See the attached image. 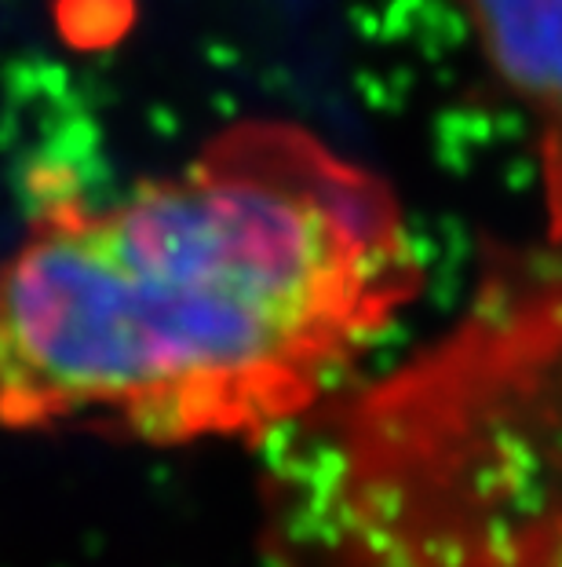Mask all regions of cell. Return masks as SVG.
<instances>
[{"label": "cell", "mask_w": 562, "mask_h": 567, "mask_svg": "<svg viewBox=\"0 0 562 567\" xmlns=\"http://www.w3.org/2000/svg\"><path fill=\"white\" fill-rule=\"evenodd\" d=\"M497 85L541 135L544 201L562 198V0H456Z\"/></svg>", "instance_id": "cell-3"}, {"label": "cell", "mask_w": 562, "mask_h": 567, "mask_svg": "<svg viewBox=\"0 0 562 567\" xmlns=\"http://www.w3.org/2000/svg\"><path fill=\"white\" fill-rule=\"evenodd\" d=\"M381 173L249 118L110 201L52 195L0 260V425L151 447L282 436L417 301Z\"/></svg>", "instance_id": "cell-1"}, {"label": "cell", "mask_w": 562, "mask_h": 567, "mask_svg": "<svg viewBox=\"0 0 562 567\" xmlns=\"http://www.w3.org/2000/svg\"><path fill=\"white\" fill-rule=\"evenodd\" d=\"M267 567H562V198L439 337L282 433Z\"/></svg>", "instance_id": "cell-2"}]
</instances>
